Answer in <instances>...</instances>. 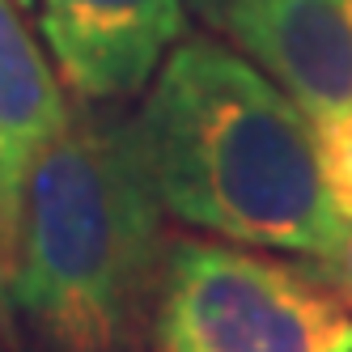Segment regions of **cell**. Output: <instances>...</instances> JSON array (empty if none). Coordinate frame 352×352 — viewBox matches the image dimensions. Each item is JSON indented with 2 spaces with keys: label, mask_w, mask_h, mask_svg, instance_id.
<instances>
[{
  "label": "cell",
  "mask_w": 352,
  "mask_h": 352,
  "mask_svg": "<svg viewBox=\"0 0 352 352\" xmlns=\"http://www.w3.org/2000/svg\"><path fill=\"white\" fill-rule=\"evenodd\" d=\"M322 272L331 276V280L352 297V221H344V230H340V242H336V250L327 255V263H322Z\"/></svg>",
  "instance_id": "obj_7"
},
{
  "label": "cell",
  "mask_w": 352,
  "mask_h": 352,
  "mask_svg": "<svg viewBox=\"0 0 352 352\" xmlns=\"http://www.w3.org/2000/svg\"><path fill=\"white\" fill-rule=\"evenodd\" d=\"M13 5H17V9H30V5H34V0H13Z\"/></svg>",
  "instance_id": "obj_10"
},
{
  "label": "cell",
  "mask_w": 352,
  "mask_h": 352,
  "mask_svg": "<svg viewBox=\"0 0 352 352\" xmlns=\"http://www.w3.org/2000/svg\"><path fill=\"white\" fill-rule=\"evenodd\" d=\"M72 107L52 60L26 30L13 0H0V276L9 293V272L17 259L26 187L38 157L47 153Z\"/></svg>",
  "instance_id": "obj_6"
},
{
  "label": "cell",
  "mask_w": 352,
  "mask_h": 352,
  "mask_svg": "<svg viewBox=\"0 0 352 352\" xmlns=\"http://www.w3.org/2000/svg\"><path fill=\"white\" fill-rule=\"evenodd\" d=\"M0 352H5V348H0Z\"/></svg>",
  "instance_id": "obj_11"
},
{
  "label": "cell",
  "mask_w": 352,
  "mask_h": 352,
  "mask_svg": "<svg viewBox=\"0 0 352 352\" xmlns=\"http://www.w3.org/2000/svg\"><path fill=\"white\" fill-rule=\"evenodd\" d=\"M187 5L208 21V26H217V30H225V21H230V13H234V5L238 0H187Z\"/></svg>",
  "instance_id": "obj_8"
},
{
  "label": "cell",
  "mask_w": 352,
  "mask_h": 352,
  "mask_svg": "<svg viewBox=\"0 0 352 352\" xmlns=\"http://www.w3.org/2000/svg\"><path fill=\"white\" fill-rule=\"evenodd\" d=\"M225 34L293 98L314 136L352 128V0H238Z\"/></svg>",
  "instance_id": "obj_5"
},
{
  "label": "cell",
  "mask_w": 352,
  "mask_h": 352,
  "mask_svg": "<svg viewBox=\"0 0 352 352\" xmlns=\"http://www.w3.org/2000/svg\"><path fill=\"white\" fill-rule=\"evenodd\" d=\"M38 30L60 81L85 102H123L183 43V0H38Z\"/></svg>",
  "instance_id": "obj_4"
},
{
  "label": "cell",
  "mask_w": 352,
  "mask_h": 352,
  "mask_svg": "<svg viewBox=\"0 0 352 352\" xmlns=\"http://www.w3.org/2000/svg\"><path fill=\"white\" fill-rule=\"evenodd\" d=\"M162 212L136 119L72 111L26 187L9 314L43 352H140L166 267Z\"/></svg>",
  "instance_id": "obj_2"
},
{
  "label": "cell",
  "mask_w": 352,
  "mask_h": 352,
  "mask_svg": "<svg viewBox=\"0 0 352 352\" xmlns=\"http://www.w3.org/2000/svg\"><path fill=\"white\" fill-rule=\"evenodd\" d=\"M0 314H9V293H5V276H0Z\"/></svg>",
  "instance_id": "obj_9"
},
{
  "label": "cell",
  "mask_w": 352,
  "mask_h": 352,
  "mask_svg": "<svg viewBox=\"0 0 352 352\" xmlns=\"http://www.w3.org/2000/svg\"><path fill=\"white\" fill-rule=\"evenodd\" d=\"M132 119L170 217L327 263L344 217L327 191L314 132L255 60L217 38H183Z\"/></svg>",
  "instance_id": "obj_1"
},
{
  "label": "cell",
  "mask_w": 352,
  "mask_h": 352,
  "mask_svg": "<svg viewBox=\"0 0 352 352\" xmlns=\"http://www.w3.org/2000/svg\"><path fill=\"white\" fill-rule=\"evenodd\" d=\"M153 352H352L340 285L204 238L166 246Z\"/></svg>",
  "instance_id": "obj_3"
}]
</instances>
